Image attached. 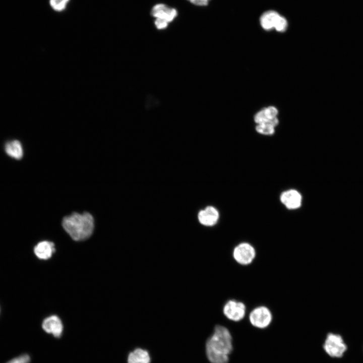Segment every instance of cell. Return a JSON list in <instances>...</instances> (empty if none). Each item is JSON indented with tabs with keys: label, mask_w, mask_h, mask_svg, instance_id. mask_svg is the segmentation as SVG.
I'll return each mask as SVG.
<instances>
[{
	"label": "cell",
	"mask_w": 363,
	"mask_h": 363,
	"mask_svg": "<svg viewBox=\"0 0 363 363\" xmlns=\"http://www.w3.org/2000/svg\"><path fill=\"white\" fill-rule=\"evenodd\" d=\"M233 350L232 337L225 327L218 325L206 343L207 356L211 363H228Z\"/></svg>",
	"instance_id": "obj_1"
},
{
	"label": "cell",
	"mask_w": 363,
	"mask_h": 363,
	"mask_svg": "<svg viewBox=\"0 0 363 363\" xmlns=\"http://www.w3.org/2000/svg\"><path fill=\"white\" fill-rule=\"evenodd\" d=\"M62 226L74 240L82 241L88 239L92 235L94 221L93 216L89 213H74L63 218Z\"/></svg>",
	"instance_id": "obj_2"
},
{
	"label": "cell",
	"mask_w": 363,
	"mask_h": 363,
	"mask_svg": "<svg viewBox=\"0 0 363 363\" xmlns=\"http://www.w3.org/2000/svg\"><path fill=\"white\" fill-rule=\"evenodd\" d=\"M323 349L330 357L339 358L344 355L347 346L340 335L329 332L326 336Z\"/></svg>",
	"instance_id": "obj_3"
},
{
	"label": "cell",
	"mask_w": 363,
	"mask_h": 363,
	"mask_svg": "<svg viewBox=\"0 0 363 363\" xmlns=\"http://www.w3.org/2000/svg\"><path fill=\"white\" fill-rule=\"evenodd\" d=\"M273 318L271 310L264 305L254 307L248 315V320L251 326L260 330L269 327L272 322Z\"/></svg>",
	"instance_id": "obj_4"
},
{
	"label": "cell",
	"mask_w": 363,
	"mask_h": 363,
	"mask_svg": "<svg viewBox=\"0 0 363 363\" xmlns=\"http://www.w3.org/2000/svg\"><path fill=\"white\" fill-rule=\"evenodd\" d=\"M232 255L234 260L237 264L247 266L253 263L257 252L252 244L247 241H243L234 247Z\"/></svg>",
	"instance_id": "obj_5"
},
{
	"label": "cell",
	"mask_w": 363,
	"mask_h": 363,
	"mask_svg": "<svg viewBox=\"0 0 363 363\" xmlns=\"http://www.w3.org/2000/svg\"><path fill=\"white\" fill-rule=\"evenodd\" d=\"M151 15L156 18L154 23L156 28L162 29L166 28L168 24L174 20L177 15V12L174 8L160 4L152 8Z\"/></svg>",
	"instance_id": "obj_6"
},
{
	"label": "cell",
	"mask_w": 363,
	"mask_h": 363,
	"mask_svg": "<svg viewBox=\"0 0 363 363\" xmlns=\"http://www.w3.org/2000/svg\"><path fill=\"white\" fill-rule=\"evenodd\" d=\"M223 313L228 320L235 322H239L246 317L247 306L243 301L229 299L224 304Z\"/></svg>",
	"instance_id": "obj_7"
},
{
	"label": "cell",
	"mask_w": 363,
	"mask_h": 363,
	"mask_svg": "<svg viewBox=\"0 0 363 363\" xmlns=\"http://www.w3.org/2000/svg\"><path fill=\"white\" fill-rule=\"evenodd\" d=\"M42 327L47 333L55 337H59L63 331V325L60 319L56 315H51L42 322Z\"/></svg>",
	"instance_id": "obj_8"
},
{
	"label": "cell",
	"mask_w": 363,
	"mask_h": 363,
	"mask_svg": "<svg viewBox=\"0 0 363 363\" xmlns=\"http://www.w3.org/2000/svg\"><path fill=\"white\" fill-rule=\"evenodd\" d=\"M280 201L287 209L294 210L301 206L302 197L297 191L289 190L281 194Z\"/></svg>",
	"instance_id": "obj_9"
},
{
	"label": "cell",
	"mask_w": 363,
	"mask_h": 363,
	"mask_svg": "<svg viewBox=\"0 0 363 363\" xmlns=\"http://www.w3.org/2000/svg\"><path fill=\"white\" fill-rule=\"evenodd\" d=\"M55 252L54 243L48 240L40 241L34 248L35 256L40 260H46L50 259Z\"/></svg>",
	"instance_id": "obj_10"
},
{
	"label": "cell",
	"mask_w": 363,
	"mask_h": 363,
	"mask_svg": "<svg viewBox=\"0 0 363 363\" xmlns=\"http://www.w3.org/2000/svg\"><path fill=\"white\" fill-rule=\"evenodd\" d=\"M219 218L217 210L212 206H208L201 210L198 214L199 222L205 226L215 225Z\"/></svg>",
	"instance_id": "obj_11"
},
{
	"label": "cell",
	"mask_w": 363,
	"mask_h": 363,
	"mask_svg": "<svg viewBox=\"0 0 363 363\" xmlns=\"http://www.w3.org/2000/svg\"><path fill=\"white\" fill-rule=\"evenodd\" d=\"M5 151L9 156L17 160L21 159L24 154L22 144L17 140L7 142L5 145Z\"/></svg>",
	"instance_id": "obj_12"
},
{
	"label": "cell",
	"mask_w": 363,
	"mask_h": 363,
	"mask_svg": "<svg viewBox=\"0 0 363 363\" xmlns=\"http://www.w3.org/2000/svg\"><path fill=\"white\" fill-rule=\"evenodd\" d=\"M280 15L274 11H268L262 14L260 18V24L266 30H270L274 28L277 21Z\"/></svg>",
	"instance_id": "obj_13"
},
{
	"label": "cell",
	"mask_w": 363,
	"mask_h": 363,
	"mask_svg": "<svg viewBox=\"0 0 363 363\" xmlns=\"http://www.w3.org/2000/svg\"><path fill=\"white\" fill-rule=\"evenodd\" d=\"M150 355L148 352L141 348H137L131 352L128 358V363H149Z\"/></svg>",
	"instance_id": "obj_14"
},
{
	"label": "cell",
	"mask_w": 363,
	"mask_h": 363,
	"mask_svg": "<svg viewBox=\"0 0 363 363\" xmlns=\"http://www.w3.org/2000/svg\"><path fill=\"white\" fill-rule=\"evenodd\" d=\"M256 130L258 133L264 135H272L275 132V127L268 124L257 125Z\"/></svg>",
	"instance_id": "obj_15"
},
{
	"label": "cell",
	"mask_w": 363,
	"mask_h": 363,
	"mask_svg": "<svg viewBox=\"0 0 363 363\" xmlns=\"http://www.w3.org/2000/svg\"><path fill=\"white\" fill-rule=\"evenodd\" d=\"M69 1V0H50L49 3L54 10L60 12L66 8Z\"/></svg>",
	"instance_id": "obj_16"
},
{
	"label": "cell",
	"mask_w": 363,
	"mask_h": 363,
	"mask_svg": "<svg viewBox=\"0 0 363 363\" xmlns=\"http://www.w3.org/2000/svg\"><path fill=\"white\" fill-rule=\"evenodd\" d=\"M287 27V22L286 19L284 17L280 16L274 29L278 32H283L286 30Z\"/></svg>",
	"instance_id": "obj_17"
},
{
	"label": "cell",
	"mask_w": 363,
	"mask_h": 363,
	"mask_svg": "<svg viewBox=\"0 0 363 363\" xmlns=\"http://www.w3.org/2000/svg\"><path fill=\"white\" fill-rule=\"evenodd\" d=\"M269 120L266 115L264 109L258 111L254 116V120L257 125L267 124Z\"/></svg>",
	"instance_id": "obj_18"
},
{
	"label": "cell",
	"mask_w": 363,
	"mask_h": 363,
	"mask_svg": "<svg viewBox=\"0 0 363 363\" xmlns=\"http://www.w3.org/2000/svg\"><path fill=\"white\" fill-rule=\"evenodd\" d=\"M266 115L269 119L276 117L278 113V110L273 106L264 108Z\"/></svg>",
	"instance_id": "obj_19"
},
{
	"label": "cell",
	"mask_w": 363,
	"mask_h": 363,
	"mask_svg": "<svg viewBox=\"0 0 363 363\" xmlns=\"http://www.w3.org/2000/svg\"><path fill=\"white\" fill-rule=\"evenodd\" d=\"M30 358L28 354H23L14 358L7 363H29Z\"/></svg>",
	"instance_id": "obj_20"
},
{
	"label": "cell",
	"mask_w": 363,
	"mask_h": 363,
	"mask_svg": "<svg viewBox=\"0 0 363 363\" xmlns=\"http://www.w3.org/2000/svg\"><path fill=\"white\" fill-rule=\"evenodd\" d=\"M193 4L199 6H206L208 4L210 0H188Z\"/></svg>",
	"instance_id": "obj_21"
}]
</instances>
